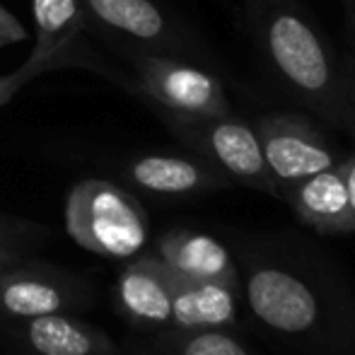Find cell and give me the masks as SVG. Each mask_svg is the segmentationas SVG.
Returning a JSON list of instances; mask_svg holds the SVG:
<instances>
[{
	"label": "cell",
	"instance_id": "17",
	"mask_svg": "<svg viewBox=\"0 0 355 355\" xmlns=\"http://www.w3.org/2000/svg\"><path fill=\"white\" fill-rule=\"evenodd\" d=\"M39 234H42V230L34 223L0 215V249H10V252H17L24 257V252L32 247V242Z\"/></svg>",
	"mask_w": 355,
	"mask_h": 355
},
{
	"label": "cell",
	"instance_id": "20",
	"mask_svg": "<svg viewBox=\"0 0 355 355\" xmlns=\"http://www.w3.org/2000/svg\"><path fill=\"white\" fill-rule=\"evenodd\" d=\"M338 167H341L343 182H346V191H348V201H351V208L355 215V155H351V157H341Z\"/></svg>",
	"mask_w": 355,
	"mask_h": 355
},
{
	"label": "cell",
	"instance_id": "9",
	"mask_svg": "<svg viewBox=\"0 0 355 355\" xmlns=\"http://www.w3.org/2000/svg\"><path fill=\"white\" fill-rule=\"evenodd\" d=\"M174 273L159 259L138 257L123 266L116 281V304L131 324L141 329L172 327Z\"/></svg>",
	"mask_w": 355,
	"mask_h": 355
},
{
	"label": "cell",
	"instance_id": "7",
	"mask_svg": "<svg viewBox=\"0 0 355 355\" xmlns=\"http://www.w3.org/2000/svg\"><path fill=\"white\" fill-rule=\"evenodd\" d=\"M85 288L56 268L32 266L22 259L0 271V312L12 319H34L63 314L80 307Z\"/></svg>",
	"mask_w": 355,
	"mask_h": 355
},
{
	"label": "cell",
	"instance_id": "11",
	"mask_svg": "<svg viewBox=\"0 0 355 355\" xmlns=\"http://www.w3.org/2000/svg\"><path fill=\"white\" fill-rule=\"evenodd\" d=\"M278 198L293 208L300 223L319 234L355 232V215L338 164L293 184Z\"/></svg>",
	"mask_w": 355,
	"mask_h": 355
},
{
	"label": "cell",
	"instance_id": "13",
	"mask_svg": "<svg viewBox=\"0 0 355 355\" xmlns=\"http://www.w3.org/2000/svg\"><path fill=\"white\" fill-rule=\"evenodd\" d=\"M239 288L223 281H193L174 276L172 283V327L177 331L232 329L237 324Z\"/></svg>",
	"mask_w": 355,
	"mask_h": 355
},
{
	"label": "cell",
	"instance_id": "22",
	"mask_svg": "<svg viewBox=\"0 0 355 355\" xmlns=\"http://www.w3.org/2000/svg\"><path fill=\"white\" fill-rule=\"evenodd\" d=\"M346 73H348V83H351V97H353V121H355V63L346 66ZM353 126V123H351Z\"/></svg>",
	"mask_w": 355,
	"mask_h": 355
},
{
	"label": "cell",
	"instance_id": "2",
	"mask_svg": "<svg viewBox=\"0 0 355 355\" xmlns=\"http://www.w3.org/2000/svg\"><path fill=\"white\" fill-rule=\"evenodd\" d=\"M244 297L261 327L276 336L300 343H336L338 307L331 293L324 288L302 263H290L261 257H244Z\"/></svg>",
	"mask_w": 355,
	"mask_h": 355
},
{
	"label": "cell",
	"instance_id": "4",
	"mask_svg": "<svg viewBox=\"0 0 355 355\" xmlns=\"http://www.w3.org/2000/svg\"><path fill=\"white\" fill-rule=\"evenodd\" d=\"M133 68L138 89L157 107L159 116L208 119L232 114L223 83L196 63L157 51H141L133 56Z\"/></svg>",
	"mask_w": 355,
	"mask_h": 355
},
{
	"label": "cell",
	"instance_id": "19",
	"mask_svg": "<svg viewBox=\"0 0 355 355\" xmlns=\"http://www.w3.org/2000/svg\"><path fill=\"white\" fill-rule=\"evenodd\" d=\"M24 37H27V32H24V27L17 22V17H15L10 10L0 8V49L12 46V44L22 42Z\"/></svg>",
	"mask_w": 355,
	"mask_h": 355
},
{
	"label": "cell",
	"instance_id": "21",
	"mask_svg": "<svg viewBox=\"0 0 355 355\" xmlns=\"http://www.w3.org/2000/svg\"><path fill=\"white\" fill-rule=\"evenodd\" d=\"M19 259H22V254L10 252V249H0V271H3L5 266H10V263L19 261Z\"/></svg>",
	"mask_w": 355,
	"mask_h": 355
},
{
	"label": "cell",
	"instance_id": "10",
	"mask_svg": "<svg viewBox=\"0 0 355 355\" xmlns=\"http://www.w3.org/2000/svg\"><path fill=\"white\" fill-rule=\"evenodd\" d=\"M126 179L155 196H198L232 184L208 159L182 155H141L126 164Z\"/></svg>",
	"mask_w": 355,
	"mask_h": 355
},
{
	"label": "cell",
	"instance_id": "15",
	"mask_svg": "<svg viewBox=\"0 0 355 355\" xmlns=\"http://www.w3.org/2000/svg\"><path fill=\"white\" fill-rule=\"evenodd\" d=\"M32 17L37 27V44L27 63L42 73L63 66L68 49L85 27V10L80 0H32Z\"/></svg>",
	"mask_w": 355,
	"mask_h": 355
},
{
	"label": "cell",
	"instance_id": "14",
	"mask_svg": "<svg viewBox=\"0 0 355 355\" xmlns=\"http://www.w3.org/2000/svg\"><path fill=\"white\" fill-rule=\"evenodd\" d=\"M22 336L34 355H114L107 334L68 312L27 319Z\"/></svg>",
	"mask_w": 355,
	"mask_h": 355
},
{
	"label": "cell",
	"instance_id": "18",
	"mask_svg": "<svg viewBox=\"0 0 355 355\" xmlns=\"http://www.w3.org/2000/svg\"><path fill=\"white\" fill-rule=\"evenodd\" d=\"M37 75H42V71H39L37 66H32V63H24L19 71L3 75V78H0V107H3L5 102H10L12 94L17 92V89H22L24 85L37 78Z\"/></svg>",
	"mask_w": 355,
	"mask_h": 355
},
{
	"label": "cell",
	"instance_id": "16",
	"mask_svg": "<svg viewBox=\"0 0 355 355\" xmlns=\"http://www.w3.org/2000/svg\"><path fill=\"white\" fill-rule=\"evenodd\" d=\"M169 355H252L242 341L223 329L208 331H177L167 341Z\"/></svg>",
	"mask_w": 355,
	"mask_h": 355
},
{
	"label": "cell",
	"instance_id": "12",
	"mask_svg": "<svg viewBox=\"0 0 355 355\" xmlns=\"http://www.w3.org/2000/svg\"><path fill=\"white\" fill-rule=\"evenodd\" d=\"M155 259L164 263L174 276L193 281H223L239 288V268L230 249L206 232L196 230H169L155 244Z\"/></svg>",
	"mask_w": 355,
	"mask_h": 355
},
{
	"label": "cell",
	"instance_id": "3",
	"mask_svg": "<svg viewBox=\"0 0 355 355\" xmlns=\"http://www.w3.org/2000/svg\"><path fill=\"white\" fill-rule=\"evenodd\" d=\"M66 230L78 247L109 259H133L145 249L150 223L138 198L107 179H83L66 198Z\"/></svg>",
	"mask_w": 355,
	"mask_h": 355
},
{
	"label": "cell",
	"instance_id": "5",
	"mask_svg": "<svg viewBox=\"0 0 355 355\" xmlns=\"http://www.w3.org/2000/svg\"><path fill=\"white\" fill-rule=\"evenodd\" d=\"M162 121L187 148L215 164L230 182L276 196V187L252 123L234 119L232 114L208 119L162 116Z\"/></svg>",
	"mask_w": 355,
	"mask_h": 355
},
{
	"label": "cell",
	"instance_id": "1",
	"mask_svg": "<svg viewBox=\"0 0 355 355\" xmlns=\"http://www.w3.org/2000/svg\"><path fill=\"white\" fill-rule=\"evenodd\" d=\"M257 46L278 80L314 114L351 128L353 97L346 66L334 58L300 0H244Z\"/></svg>",
	"mask_w": 355,
	"mask_h": 355
},
{
	"label": "cell",
	"instance_id": "23",
	"mask_svg": "<svg viewBox=\"0 0 355 355\" xmlns=\"http://www.w3.org/2000/svg\"><path fill=\"white\" fill-rule=\"evenodd\" d=\"M353 5V19H355V3H351Z\"/></svg>",
	"mask_w": 355,
	"mask_h": 355
},
{
	"label": "cell",
	"instance_id": "6",
	"mask_svg": "<svg viewBox=\"0 0 355 355\" xmlns=\"http://www.w3.org/2000/svg\"><path fill=\"white\" fill-rule=\"evenodd\" d=\"M259 136L268 174L281 196L293 184L336 167L341 157L309 119L297 114H266L252 123Z\"/></svg>",
	"mask_w": 355,
	"mask_h": 355
},
{
	"label": "cell",
	"instance_id": "8",
	"mask_svg": "<svg viewBox=\"0 0 355 355\" xmlns=\"http://www.w3.org/2000/svg\"><path fill=\"white\" fill-rule=\"evenodd\" d=\"M99 24L167 56H203V49L153 0H80Z\"/></svg>",
	"mask_w": 355,
	"mask_h": 355
}]
</instances>
